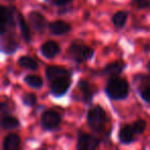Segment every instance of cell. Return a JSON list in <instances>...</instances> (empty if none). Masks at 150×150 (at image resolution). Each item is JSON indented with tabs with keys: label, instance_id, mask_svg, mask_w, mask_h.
<instances>
[{
	"label": "cell",
	"instance_id": "1",
	"mask_svg": "<svg viewBox=\"0 0 150 150\" xmlns=\"http://www.w3.org/2000/svg\"><path fill=\"white\" fill-rule=\"evenodd\" d=\"M106 94L112 100H122L129 95V83L125 79L115 75L107 82Z\"/></svg>",
	"mask_w": 150,
	"mask_h": 150
},
{
	"label": "cell",
	"instance_id": "2",
	"mask_svg": "<svg viewBox=\"0 0 150 150\" xmlns=\"http://www.w3.org/2000/svg\"><path fill=\"white\" fill-rule=\"evenodd\" d=\"M88 127L94 132H101L106 123V113L100 106H94L88 112Z\"/></svg>",
	"mask_w": 150,
	"mask_h": 150
},
{
	"label": "cell",
	"instance_id": "3",
	"mask_svg": "<svg viewBox=\"0 0 150 150\" xmlns=\"http://www.w3.org/2000/svg\"><path fill=\"white\" fill-rule=\"evenodd\" d=\"M68 54L73 61L82 63L93 57L94 52L91 47L81 42H72L68 48Z\"/></svg>",
	"mask_w": 150,
	"mask_h": 150
},
{
	"label": "cell",
	"instance_id": "4",
	"mask_svg": "<svg viewBox=\"0 0 150 150\" xmlns=\"http://www.w3.org/2000/svg\"><path fill=\"white\" fill-rule=\"evenodd\" d=\"M61 122V116L54 110H47L41 115V125L44 129L52 131L57 129Z\"/></svg>",
	"mask_w": 150,
	"mask_h": 150
},
{
	"label": "cell",
	"instance_id": "5",
	"mask_svg": "<svg viewBox=\"0 0 150 150\" xmlns=\"http://www.w3.org/2000/svg\"><path fill=\"white\" fill-rule=\"evenodd\" d=\"M1 35L5 33H8L11 29L15 27V15L13 11L9 7L2 6L1 7Z\"/></svg>",
	"mask_w": 150,
	"mask_h": 150
},
{
	"label": "cell",
	"instance_id": "6",
	"mask_svg": "<svg viewBox=\"0 0 150 150\" xmlns=\"http://www.w3.org/2000/svg\"><path fill=\"white\" fill-rule=\"evenodd\" d=\"M100 141L98 138L86 133H79L77 141V149L79 150H93L98 148Z\"/></svg>",
	"mask_w": 150,
	"mask_h": 150
},
{
	"label": "cell",
	"instance_id": "7",
	"mask_svg": "<svg viewBox=\"0 0 150 150\" xmlns=\"http://www.w3.org/2000/svg\"><path fill=\"white\" fill-rule=\"evenodd\" d=\"M70 83H71L70 77H64V78L54 80L50 83V93L56 97L63 96L69 90Z\"/></svg>",
	"mask_w": 150,
	"mask_h": 150
},
{
	"label": "cell",
	"instance_id": "8",
	"mask_svg": "<svg viewBox=\"0 0 150 150\" xmlns=\"http://www.w3.org/2000/svg\"><path fill=\"white\" fill-rule=\"evenodd\" d=\"M46 78L50 80V82L54 80L60 79V78L64 77H70V73L67 69L63 68L60 66H48L46 67L45 70Z\"/></svg>",
	"mask_w": 150,
	"mask_h": 150
},
{
	"label": "cell",
	"instance_id": "9",
	"mask_svg": "<svg viewBox=\"0 0 150 150\" xmlns=\"http://www.w3.org/2000/svg\"><path fill=\"white\" fill-rule=\"evenodd\" d=\"M29 22L35 31H43L46 26L45 18L38 11H31L29 13Z\"/></svg>",
	"mask_w": 150,
	"mask_h": 150
},
{
	"label": "cell",
	"instance_id": "10",
	"mask_svg": "<svg viewBox=\"0 0 150 150\" xmlns=\"http://www.w3.org/2000/svg\"><path fill=\"white\" fill-rule=\"evenodd\" d=\"M40 52L43 57L47 59H52L60 52V46L57 42L50 40V41H46L42 44L40 47Z\"/></svg>",
	"mask_w": 150,
	"mask_h": 150
},
{
	"label": "cell",
	"instance_id": "11",
	"mask_svg": "<svg viewBox=\"0 0 150 150\" xmlns=\"http://www.w3.org/2000/svg\"><path fill=\"white\" fill-rule=\"evenodd\" d=\"M137 78L139 79L140 84V96L142 97V99L145 102L150 103V77L144 76V75H140Z\"/></svg>",
	"mask_w": 150,
	"mask_h": 150
},
{
	"label": "cell",
	"instance_id": "12",
	"mask_svg": "<svg viewBox=\"0 0 150 150\" xmlns=\"http://www.w3.org/2000/svg\"><path fill=\"white\" fill-rule=\"evenodd\" d=\"M1 36H2V50L6 54H13L19 46L13 34L6 33Z\"/></svg>",
	"mask_w": 150,
	"mask_h": 150
},
{
	"label": "cell",
	"instance_id": "13",
	"mask_svg": "<svg viewBox=\"0 0 150 150\" xmlns=\"http://www.w3.org/2000/svg\"><path fill=\"white\" fill-rule=\"evenodd\" d=\"M78 88H79L80 93H81L83 101L86 103H88V104H90L93 100V96H94V91L92 88V86L86 80H80L78 82Z\"/></svg>",
	"mask_w": 150,
	"mask_h": 150
},
{
	"label": "cell",
	"instance_id": "14",
	"mask_svg": "<svg viewBox=\"0 0 150 150\" xmlns=\"http://www.w3.org/2000/svg\"><path fill=\"white\" fill-rule=\"evenodd\" d=\"M48 29L54 35H63L70 31V25L63 21H56L52 22L48 25Z\"/></svg>",
	"mask_w": 150,
	"mask_h": 150
},
{
	"label": "cell",
	"instance_id": "15",
	"mask_svg": "<svg viewBox=\"0 0 150 150\" xmlns=\"http://www.w3.org/2000/svg\"><path fill=\"white\" fill-rule=\"evenodd\" d=\"M134 135H135V131L132 125H123L120 127L118 133L119 141L123 144H129L134 140Z\"/></svg>",
	"mask_w": 150,
	"mask_h": 150
},
{
	"label": "cell",
	"instance_id": "16",
	"mask_svg": "<svg viewBox=\"0 0 150 150\" xmlns=\"http://www.w3.org/2000/svg\"><path fill=\"white\" fill-rule=\"evenodd\" d=\"M21 139L17 134H8L3 140V149L4 150H17L19 149Z\"/></svg>",
	"mask_w": 150,
	"mask_h": 150
},
{
	"label": "cell",
	"instance_id": "17",
	"mask_svg": "<svg viewBox=\"0 0 150 150\" xmlns=\"http://www.w3.org/2000/svg\"><path fill=\"white\" fill-rule=\"evenodd\" d=\"M125 63L121 62V61H117V62H113L108 64L107 66H105L104 70H103V73L107 75H115L117 74H120L121 72L123 71L125 69Z\"/></svg>",
	"mask_w": 150,
	"mask_h": 150
},
{
	"label": "cell",
	"instance_id": "18",
	"mask_svg": "<svg viewBox=\"0 0 150 150\" xmlns=\"http://www.w3.org/2000/svg\"><path fill=\"white\" fill-rule=\"evenodd\" d=\"M18 22H19L20 29H21V33L24 40L27 43H29L31 41V32H30V28L28 27V24L26 23L25 19L21 13H18Z\"/></svg>",
	"mask_w": 150,
	"mask_h": 150
},
{
	"label": "cell",
	"instance_id": "19",
	"mask_svg": "<svg viewBox=\"0 0 150 150\" xmlns=\"http://www.w3.org/2000/svg\"><path fill=\"white\" fill-rule=\"evenodd\" d=\"M19 65L24 69H27V70H36L38 68V64L36 63L35 60H33L32 58L30 57H27V56H24V57H21L18 61Z\"/></svg>",
	"mask_w": 150,
	"mask_h": 150
},
{
	"label": "cell",
	"instance_id": "20",
	"mask_svg": "<svg viewBox=\"0 0 150 150\" xmlns=\"http://www.w3.org/2000/svg\"><path fill=\"white\" fill-rule=\"evenodd\" d=\"M127 19V11H117L112 17V23L114 25V27H116L117 29H120V28H122L125 25Z\"/></svg>",
	"mask_w": 150,
	"mask_h": 150
},
{
	"label": "cell",
	"instance_id": "21",
	"mask_svg": "<svg viewBox=\"0 0 150 150\" xmlns=\"http://www.w3.org/2000/svg\"><path fill=\"white\" fill-rule=\"evenodd\" d=\"M20 125L19 120L16 117L11 116V115H3L2 119H1V125L3 129H11L18 127Z\"/></svg>",
	"mask_w": 150,
	"mask_h": 150
},
{
	"label": "cell",
	"instance_id": "22",
	"mask_svg": "<svg viewBox=\"0 0 150 150\" xmlns=\"http://www.w3.org/2000/svg\"><path fill=\"white\" fill-rule=\"evenodd\" d=\"M24 81H25L29 86L34 88H41L42 83H43L42 79L39 77V76H37V75H27V76L25 77V79H24Z\"/></svg>",
	"mask_w": 150,
	"mask_h": 150
},
{
	"label": "cell",
	"instance_id": "23",
	"mask_svg": "<svg viewBox=\"0 0 150 150\" xmlns=\"http://www.w3.org/2000/svg\"><path fill=\"white\" fill-rule=\"evenodd\" d=\"M22 101L23 103L26 105V106H33L35 105L36 101H37V98H36V95L33 94V93H28V94L24 95L22 97Z\"/></svg>",
	"mask_w": 150,
	"mask_h": 150
},
{
	"label": "cell",
	"instance_id": "24",
	"mask_svg": "<svg viewBox=\"0 0 150 150\" xmlns=\"http://www.w3.org/2000/svg\"><path fill=\"white\" fill-rule=\"evenodd\" d=\"M131 3L138 9H144L150 7V0H132Z\"/></svg>",
	"mask_w": 150,
	"mask_h": 150
},
{
	"label": "cell",
	"instance_id": "25",
	"mask_svg": "<svg viewBox=\"0 0 150 150\" xmlns=\"http://www.w3.org/2000/svg\"><path fill=\"white\" fill-rule=\"evenodd\" d=\"M146 121L145 120H142V119H140V120H137L135 121V122L133 123V129L134 131H135V133L137 134H142L144 131H145L146 129Z\"/></svg>",
	"mask_w": 150,
	"mask_h": 150
},
{
	"label": "cell",
	"instance_id": "26",
	"mask_svg": "<svg viewBox=\"0 0 150 150\" xmlns=\"http://www.w3.org/2000/svg\"><path fill=\"white\" fill-rule=\"evenodd\" d=\"M46 1L54 3V4H56V5H59V6H62V5H66V4H68V3H70L73 0H46Z\"/></svg>",
	"mask_w": 150,
	"mask_h": 150
},
{
	"label": "cell",
	"instance_id": "27",
	"mask_svg": "<svg viewBox=\"0 0 150 150\" xmlns=\"http://www.w3.org/2000/svg\"><path fill=\"white\" fill-rule=\"evenodd\" d=\"M147 69L150 71V62H148V64H147Z\"/></svg>",
	"mask_w": 150,
	"mask_h": 150
}]
</instances>
